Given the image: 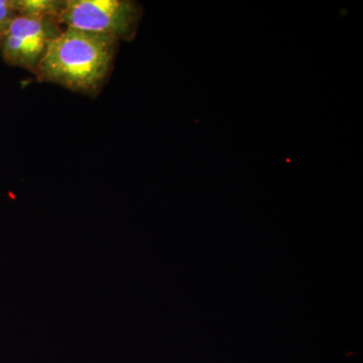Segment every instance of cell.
<instances>
[{"label":"cell","instance_id":"obj_3","mask_svg":"<svg viewBox=\"0 0 363 363\" xmlns=\"http://www.w3.org/2000/svg\"><path fill=\"white\" fill-rule=\"evenodd\" d=\"M64 26L58 18L18 16L0 35V55L9 66L25 69L35 75L50 44Z\"/></svg>","mask_w":363,"mask_h":363},{"label":"cell","instance_id":"obj_2","mask_svg":"<svg viewBox=\"0 0 363 363\" xmlns=\"http://www.w3.org/2000/svg\"><path fill=\"white\" fill-rule=\"evenodd\" d=\"M143 14L133 0H65L58 20L65 28L113 35L119 40H135Z\"/></svg>","mask_w":363,"mask_h":363},{"label":"cell","instance_id":"obj_1","mask_svg":"<svg viewBox=\"0 0 363 363\" xmlns=\"http://www.w3.org/2000/svg\"><path fill=\"white\" fill-rule=\"evenodd\" d=\"M119 42L113 35L65 28L48 48L35 78L97 97L113 71Z\"/></svg>","mask_w":363,"mask_h":363},{"label":"cell","instance_id":"obj_5","mask_svg":"<svg viewBox=\"0 0 363 363\" xmlns=\"http://www.w3.org/2000/svg\"><path fill=\"white\" fill-rule=\"evenodd\" d=\"M18 16L14 0H0V35Z\"/></svg>","mask_w":363,"mask_h":363},{"label":"cell","instance_id":"obj_4","mask_svg":"<svg viewBox=\"0 0 363 363\" xmlns=\"http://www.w3.org/2000/svg\"><path fill=\"white\" fill-rule=\"evenodd\" d=\"M18 16L28 18H59L65 0H14Z\"/></svg>","mask_w":363,"mask_h":363}]
</instances>
